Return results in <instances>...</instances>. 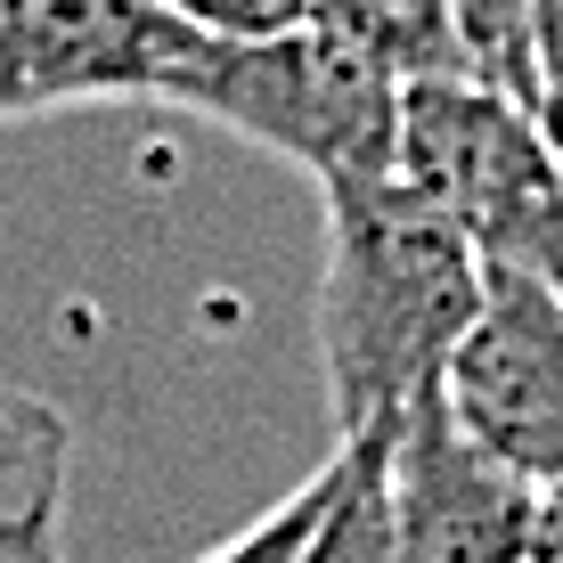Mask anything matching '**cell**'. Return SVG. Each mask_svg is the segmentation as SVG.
<instances>
[{
	"instance_id": "14",
	"label": "cell",
	"mask_w": 563,
	"mask_h": 563,
	"mask_svg": "<svg viewBox=\"0 0 563 563\" xmlns=\"http://www.w3.org/2000/svg\"><path fill=\"white\" fill-rule=\"evenodd\" d=\"M57 531H66V507L57 515H33V522H16L9 539H0V563H57L66 548H57Z\"/></svg>"
},
{
	"instance_id": "6",
	"label": "cell",
	"mask_w": 563,
	"mask_h": 563,
	"mask_svg": "<svg viewBox=\"0 0 563 563\" xmlns=\"http://www.w3.org/2000/svg\"><path fill=\"white\" fill-rule=\"evenodd\" d=\"M384 490H393L400 563H522L531 555L539 490L507 474L441 400L384 433Z\"/></svg>"
},
{
	"instance_id": "11",
	"label": "cell",
	"mask_w": 563,
	"mask_h": 563,
	"mask_svg": "<svg viewBox=\"0 0 563 563\" xmlns=\"http://www.w3.org/2000/svg\"><path fill=\"white\" fill-rule=\"evenodd\" d=\"M319 507H327V465L302 482V490H286V498H278V507H269L262 522H245L238 539H221V548H212V555H197V563H302Z\"/></svg>"
},
{
	"instance_id": "5",
	"label": "cell",
	"mask_w": 563,
	"mask_h": 563,
	"mask_svg": "<svg viewBox=\"0 0 563 563\" xmlns=\"http://www.w3.org/2000/svg\"><path fill=\"white\" fill-rule=\"evenodd\" d=\"M441 409L531 490L563 482V286L482 278V310L441 376Z\"/></svg>"
},
{
	"instance_id": "8",
	"label": "cell",
	"mask_w": 563,
	"mask_h": 563,
	"mask_svg": "<svg viewBox=\"0 0 563 563\" xmlns=\"http://www.w3.org/2000/svg\"><path fill=\"white\" fill-rule=\"evenodd\" d=\"M302 563H400L393 555V490H384V433L335 441V457H327V507L310 522Z\"/></svg>"
},
{
	"instance_id": "10",
	"label": "cell",
	"mask_w": 563,
	"mask_h": 563,
	"mask_svg": "<svg viewBox=\"0 0 563 563\" xmlns=\"http://www.w3.org/2000/svg\"><path fill=\"white\" fill-rule=\"evenodd\" d=\"M531 9L539 0H450L465 57H474V82L507 90L515 107H522V33H531Z\"/></svg>"
},
{
	"instance_id": "12",
	"label": "cell",
	"mask_w": 563,
	"mask_h": 563,
	"mask_svg": "<svg viewBox=\"0 0 563 563\" xmlns=\"http://www.w3.org/2000/svg\"><path fill=\"white\" fill-rule=\"evenodd\" d=\"M522 114L539 123L555 172H563V0H539L522 33Z\"/></svg>"
},
{
	"instance_id": "2",
	"label": "cell",
	"mask_w": 563,
	"mask_h": 563,
	"mask_svg": "<svg viewBox=\"0 0 563 563\" xmlns=\"http://www.w3.org/2000/svg\"><path fill=\"white\" fill-rule=\"evenodd\" d=\"M164 107H188L205 123L238 131L245 147L286 155L327 188L384 180L400 164V82L367 57L327 42L319 25L269 33V42H205L172 74Z\"/></svg>"
},
{
	"instance_id": "7",
	"label": "cell",
	"mask_w": 563,
	"mask_h": 563,
	"mask_svg": "<svg viewBox=\"0 0 563 563\" xmlns=\"http://www.w3.org/2000/svg\"><path fill=\"white\" fill-rule=\"evenodd\" d=\"M302 25H319L327 42H343L352 57H367L376 74H393L400 90L474 74L450 0H310Z\"/></svg>"
},
{
	"instance_id": "4",
	"label": "cell",
	"mask_w": 563,
	"mask_h": 563,
	"mask_svg": "<svg viewBox=\"0 0 563 563\" xmlns=\"http://www.w3.org/2000/svg\"><path fill=\"white\" fill-rule=\"evenodd\" d=\"M197 33L155 0H0V123L164 99Z\"/></svg>"
},
{
	"instance_id": "3",
	"label": "cell",
	"mask_w": 563,
	"mask_h": 563,
	"mask_svg": "<svg viewBox=\"0 0 563 563\" xmlns=\"http://www.w3.org/2000/svg\"><path fill=\"white\" fill-rule=\"evenodd\" d=\"M393 172L465 238L482 278H563V172L507 90L474 74L400 90Z\"/></svg>"
},
{
	"instance_id": "1",
	"label": "cell",
	"mask_w": 563,
	"mask_h": 563,
	"mask_svg": "<svg viewBox=\"0 0 563 563\" xmlns=\"http://www.w3.org/2000/svg\"><path fill=\"white\" fill-rule=\"evenodd\" d=\"M482 310V262L400 172L327 188L319 367L335 441L393 433L441 400L450 352Z\"/></svg>"
},
{
	"instance_id": "13",
	"label": "cell",
	"mask_w": 563,
	"mask_h": 563,
	"mask_svg": "<svg viewBox=\"0 0 563 563\" xmlns=\"http://www.w3.org/2000/svg\"><path fill=\"white\" fill-rule=\"evenodd\" d=\"M164 16H180L205 42H269V33H295L310 16V0H155Z\"/></svg>"
},
{
	"instance_id": "16",
	"label": "cell",
	"mask_w": 563,
	"mask_h": 563,
	"mask_svg": "<svg viewBox=\"0 0 563 563\" xmlns=\"http://www.w3.org/2000/svg\"><path fill=\"white\" fill-rule=\"evenodd\" d=\"M555 286H563V278H555Z\"/></svg>"
},
{
	"instance_id": "15",
	"label": "cell",
	"mask_w": 563,
	"mask_h": 563,
	"mask_svg": "<svg viewBox=\"0 0 563 563\" xmlns=\"http://www.w3.org/2000/svg\"><path fill=\"white\" fill-rule=\"evenodd\" d=\"M522 563H563V482L539 490V522H531V555Z\"/></svg>"
},
{
	"instance_id": "9",
	"label": "cell",
	"mask_w": 563,
	"mask_h": 563,
	"mask_svg": "<svg viewBox=\"0 0 563 563\" xmlns=\"http://www.w3.org/2000/svg\"><path fill=\"white\" fill-rule=\"evenodd\" d=\"M66 465H74V424L42 393L0 384V539L33 515L66 507Z\"/></svg>"
}]
</instances>
